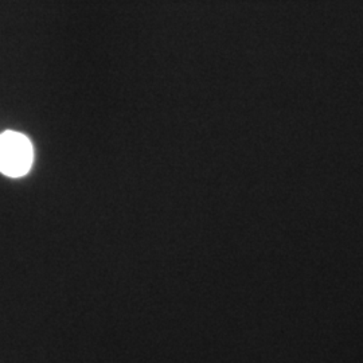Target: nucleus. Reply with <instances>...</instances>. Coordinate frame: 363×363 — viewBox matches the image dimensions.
Masks as SVG:
<instances>
[{
	"label": "nucleus",
	"mask_w": 363,
	"mask_h": 363,
	"mask_svg": "<svg viewBox=\"0 0 363 363\" xmlns=\"http://www.w3.org/2000/svg\"><path fill=\"white\" fill-rule=\"evenodd\" d=\"M33 145L25 135L7 130L0 135V172L19 178L26 175L33 164Z\"/></svg>",
	"instance_id": "1"
}]
</instances>
